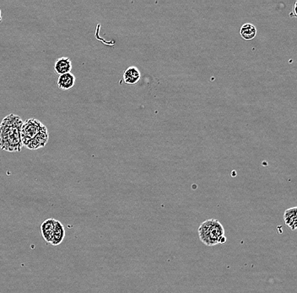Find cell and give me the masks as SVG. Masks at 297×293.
<instances>
[{"label": "cell", "mask_w": 297, "mask_h": 293, "mask_svg": "<svg viewBox=\"0 0 297 293\" xmlns=\"http://www.w3.org/2000/svg\"><path fill=\"white\" fill-rule=\"evenodd\" d=\"M24 121L21 117L9 114L0 124V149L8 152H20L23 147L21 130Z\"/></svg>", "instance_id": "1"}, {"label": "cell", "mask_w": 297, "mask_h": 293, "mask_svg": "<svg viewBox=\"0 0 297 293\" xmlns=\"http://www.w3.org/2000/svg\"><path fill=\"white\" fill-rule=\"evenodd\" d=\"M21 139L23 146L29 150L42 148L49 139L48 128L37 119H27L21 127Z\"/></svg>", "instance_id": "2"}, {"label": "cell", "mask_w": 297, "mask_h": 293, "mask_svg": "<svg viewBox=\"0 0 297 293\" xmlns=\"http://www.w3.org/2000/svg\"><path fill=\"white\" fill-rule=\"evenodd\" d=\"M199 239L205 245L214 246L224 244L226 242L225 229L218 220H207L199 228Z\"/></svg>", "instance_id": "3"}, {"label": "cell", "mask_w": 297, "mask_h": 293, "mask_svg": "<svg viewBox=\"0 0 297 293\" xmlns=\"http://www.w3.org/2000/svg\"><path fill=\"white\" fill-rule=\"evenodd\" d=\"M54 70H55V73L59 75L71 73V60L67 57H62L60 59H58L54 64Z\"/></svg>", "instance_id": "4"}, {"label": "cell", "mask_w": 297, "mask_h": 293, "mask_svg": "<svg viewBox=\"0 0 297 293\" xmlns=\"http://www.w3.org/2000/svg\"><path fill=\"white\" fill-rule=\"evenodd\" d=\"M55 224H56V220L55 219H48L42 222V226H41V231H42L43 239L47 243H51V240H52L53 234H54Z\"/></svg>", "instance_id": "5"}, {"label": "cell", "mask_w": 297, "mask_h": 293, "mask_svg": "<svg viewBox=\"0 0 297 293\" xmlns=\"http://www.w3.org/2000/svg\"><path fill=\"white\" fill-rule=\"evenodd\" d=\"M141 78V74L139 68L135 66H131L125 70L123 74V80L126 84L128 85H134L140 81Z\"/></svg>", "instance_id": "6"}, {"label": "cell", "mask_w": 297, "mask_h": 293, "mask_svg": "<svg viewBox=\"0 0 297 293\" xmlns=\"http://www.w3.org/2000/svg\"><path fill=\"white\" fill-rule=\"evenodd\" d=\"M75 84V76L72 73H67V74H61L59 76L57 85L59 88L63 91L71 89Z\"/></svg>", "instance_id": "7"}, {"label": "cell", "mask_w": 297, "mask_h": 293, "mask_svg": "<svg viewBox=\"0 0 297 293\" xmlns=\"http://www.w3.org/2000/svg\"><path fill=\"white\" fill-rule=\"evenodd\" d=\"M284 221L291 231H296L297 227V207L290 208L284 213Z\"/></svg>", "instance_id": "8"}, {"label": "cell", "mask_w": 297, "mask_h": 293, "mask_svg": "<svg viewBox=\"0 0 297 293\" xmlns=\"http://www.w3.org/2000/svg\"><path fill=\"white\" fill-rule=\"evenodd\" d=\"M65 237V229L61 222L56 221L54 234L51 240V244L54 246H59L62 243Z\"/></svg>", "instance_id": "9"}, {"label": "cell", "mask_w": 297, "mask_h": 293, "mask_svg": "<svg viewBox=\"0 0 297 293\" xmlns=\"http://www.w3.org/2000/svg\"><path fill=\"white\" fill-rule=\"evenodd\" d=\"M240 35H241V38H243L246 41L253 40L257 35V28L254 25L246 23L241 27Z\"/></svg>", "instance_id": "10"}, {"label": "cell", "mask_w": 297, "mask_h": 293, "mask_svg": "<svg viewBox=\"0 0 297 293\" xmlns=\"http://www.w3.org/2000/svg\"><path fill=\"white\" fill-rule=\"evenodd\" d=\"M2 21V12H1V9H0V22Z\"/></svg>", "instance_id": "11"}]
</instances>
